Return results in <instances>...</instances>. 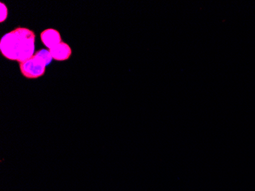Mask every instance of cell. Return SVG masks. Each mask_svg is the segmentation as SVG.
I'll return each instance as SVG.
<instances>
[{"mask_svg":"<svg viewBox=\"0 0 255 191\" xmlns=\"http://www.w3.org/2000/svg\"><path fill=\"white\" fill-rule=\"evenodd\" d=\"M34 31L18 27L2 36L0 51L5 58L22 63L34 55Z\"/></svg>","mask_w":255,"mask_h":191,"instance_id":"obj_1","label":"cell"},{"mask_svg":"<svg viewBox=\"0 0 255 191\" xmlns=\"http://www.w3.org/2000/svg\"><path fill=\"white\" fill-rule=\"evenodd\" d=\"M50 51L41 49L24 62L20 63L19 67L21 74L27 78H38L44 75L46 66L52 61Z\"/></svg>","mask_w":255,"mask_h":191,"instance_id":"obj_2","label":"cell"},{"mask_svg":"<svg viewBox=\"0 0 255 191\" xmlns=\"http://www.w3.org/2000/svg\"><path fill=\"white\" fill-rule=\"evenodd\" d=\"M41 40L46 47L51 49L54 46L61 42V34L54 28H48L41 33Z\"/></svg>","mask_w":255,"mask_h":191,"instance_id":"obj_3","label":"cell"},{"mask_svg":"<svg viewBox=\"0 0 255 191\" xmlns=\"http://www.w3.org/2000/svg\"><path fill=\"white\" fill-rule=\"evenodd\" d=\"M51 56L56 61H65L71 57L72 54V50L71 47L67 44V43L62 42L61 41L60 44H57L50 49Z\"/></svg>","mask_w":255,"mask_h":191,"instance_id":"obj_4","label":"cell"},{"mask_svg":"<svg viewBox=\"0 0 255 191\" xmlns=\"http://www.w3.org/2000/svg\"><path fill=\"white\" fill-rule=\"evenodd\" d=\"M0 7H1V18H0V21L3 22L7 18V15H8V10H7L6 5L1 2L0 3Z\"/></svg>","mask_w":255,"mask_h":191,"instance_id":"obj_5","label":"cell"}]
</instances>
